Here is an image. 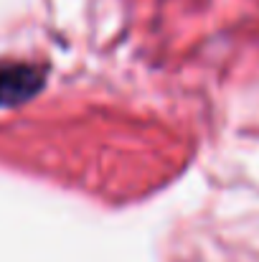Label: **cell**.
Masks as SVG:
<instances>
[{"mask_svg":"<svg viewBox=\"0 0 259 262\" xmlns=\"http://www.w3.org/2000/svg\"><path fill=\"white\" fill-rule=\"evenodd\" d=\"M43 84L41 69L31 64H0V104H15L33 97Z\"/></svg>","mask_w":259,"mask_h":262,"instance_id":"6da1fadb","label":"cell"}]
</instances>
